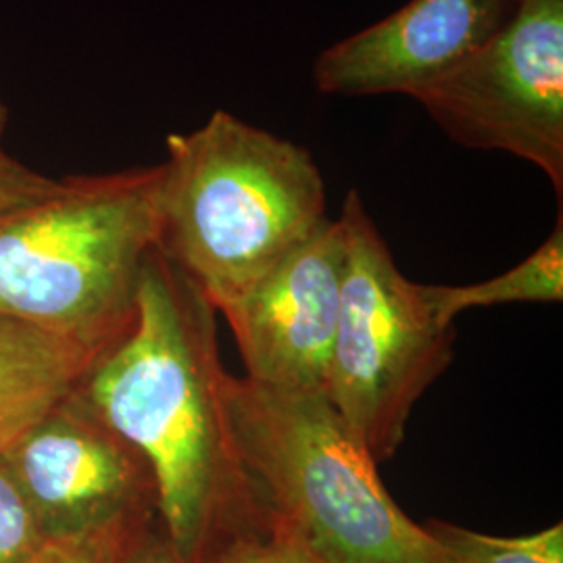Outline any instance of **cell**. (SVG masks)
Masks as SVG:
<instances>
[{
	"instance_id": "obj_3",
	"label": "cell",
	"mask_w": 563,
	"mask_h": 563,
	"mask_svg": "<svg viewBox=\"0 0 563 563\" xmlns=\"http://www.w3.org/2000/svg\"><path fill=\"white\" fill-rule=\"evenodd\" d=\"M162 180V163L69 176L0 209V313L109 351L136 318Z\"/></svg>"
},
{
	"instance_id": "obj_1",
	"label": "cell",
	"mask_w": 563,
	"mask_h": 563,
	"mask_svg": "<svg viewBox=\"0 0 563 563\" xmlns=\"http://www.w3.org/2000/svg\"><path fill=\"white\" fill-rule=\"evenodd\" d=\"M216 309L159 246L142 263L136 318L76 395L148 463L163 528L184 563L262 511L234 451Z\"/></svg>"
},
{
	"instance_id": "obj_14",
	"label": "cell",
	"mask_w": 563,
	"mask_h": 563,
	"mask_svg": "<svg viewBox=\"0 0 563 563\" xmlns=\"http://www.w3.org/2000/svg\"><path fill=\"white\" fill-rule=\"evenodd\" d=\"M48 539L0 460V563H30Z\"/></svg>"
},
{
	"instance_id": "obj_2",
	"label": "cell",
	"mask_w": 563,
	"mask_h": 563,
	"mask_svg": "<svg viewBox=\"0 0 563 563\" xmlns=\"http://www.w3.org/2000/svg\"><path fill=\"white\" fill-rule=\"evenodd\" d=\"M162 165L157 246L216 311L328 220L311 153L228 111L172 134Z\"/></svg>"
},
{
	"instance_id": "obj_13",
	"label": "cell",
	"mask_w": 563,
	"mask_h": 563,
	"mask_svg": "<svg viewBox=\"0 0 563 563\" xmlns=\"http://www.w3.org/2000/svg\"><path fill=\"white\" fill-rule=\"evenodd\" d=\"M199 563H313L301 544L263 505L262 511L228 528L205 549Z\"/></svg>"
},
{
	"instance_id": "obj_12",
	"label": "cell",
	"mask_w": 563,
	"mask_h": 563,
	"mask_svg": "<svg viewBox=\"0 0 563 563\" xmlns=\"http://www.w3.org/2000/svg\"><path fill=\"white\" fill-rule=\"evenodd\" d=\"M446 563H563V523L526 537H493L457 523H422Z\"/></svg>"
},
{
	"instance_id": "obj_7",
	"label": "cell",
	"mask_w": 563,
	"mask_h": 563,
	"mask_svg": "<svg viewBox=\"0 0 563 563\" xmlns=\"http://www.w3.org/2000/svg\"><path fill=\"white\" fill-rule=\"evenodd\" d=\"M0 460L48 541L159 518L148 463L78 395L32 426Z\"/></svg>"
},
{
	"instance_id": "obj_4",
	"label": "cell",
	"mask_w": 563,
	"mask_h": 563,
	"mask_svg": "<svg viewBox=\"0 0 563 563\" xmlns=\"http://www.w3.org/2000/svg\"><path fill=\"white\" fill-rule=\"evenodd\" d=\"M223 405L242 470L313 563H446L384 488L378 463L322 395L225 374Z\"/></svg>"
},
{
	"instance_id": "obj_19",
	"label": "cell",
	"mask_w": 563,
	"mask_h": 563,
	"mask_svg": "<svg viewBox=\"0 0 563 563\" xmlns=\"http://www.w3.org/2000/svg\"><path fill=\"white\" fill-rule=\"evenodd\" d=\"M123 544H125V543H123ZM121 549H123V547H121ZM121 549H120V551H118V553H115V555H113V558H111V560H109V562H107V563H115V562H118V558H120Z\"/></svg>"
},
{
	"instance_id": "obj_5",
	"label": "cell",
	"mask_w": 563,
	"mask_h": 563,
	"mask_svg": "<svg viewBox=\"0 0 563 563\" xmlns=\"http://www.w3.org/2000/svg\"><path fill=\"white\" fill-rule=\"evenodd\" d=\"M346 269L328 401L376 463L395 457L416 402L453 362L455 325L437 322L405 278L357 190L342 205Z\"/></svg>"
},
{
	"instance_id": "obj_10",
	"label": "cell",
	"mask_w": 563,
	"mask_h": 563,
	"mask_svg": "<svg viewBox=\"0 0 563 563\" xmlns=\"http://www.w3.org/2000/svg\"><path fill=\"white\" fill-rule=\"evenodd\" d=\"M99 357L80 342L0 313V453L76 395Z\"/></svg>"
},
{
	"instance_id": "obj_17",
	"label": "cell",
	"mask_w": 563,
	"mask_h": 563,
	"mask_svg": "<svg viewBox=\"0 0 563 563\" xmlns=\"http://www.w3.org/2000/svg\"><path fill=\"white\" fill-rule=\"evenodd\" d=\"M115 563H184L169 541L162 520L155 518L153 522L144 523L139 528L121 549L120 558Z\"/></svg>"
},
{
	"instance_id": "obj_15",
	"label": "cell",
	"mask_w": 563,
	"mask_h": 563,
	"mask_svg": "<svg viewBox=\"0 0 563 563\" xmlns=\"http://www.w3.org/2000/svg\"><path fill=\"white\" fill-rule=\"evenodd\" d=\"M142 526L90 534V537L48 541L30 563H107Z\"/></svg>"
},
{
	"instance_id": "obj_9",
	"label": "cell",
	"mask_w": 563,
	"mask_h": 563,
	"mask_svg": "<svg viewBox=\"0 0 563 563\" xmlns=\"http://www.w3.org/2000/svg\"><path fill=\"white\" fill-rule=\"evenodd\" d=\"M522 0H409L325 48L313 65L323 95L413 97L495 38Z\"/></svg>"
},
{
	"instance_id": "obj_16",
	"label": "cell",
	"mask_w": 563,
	"mask_h": 563,
	"mask_svg": "<svg viewBox=\"0 0 563 563\" xmlns=\"http://www.w3.org/2000/svg\"><path fill=\"white\" fill-rule=\"evenodd\" d=\"M55 178H46L36 169L13 159L7 151H0V209L30 201L46 192Z\"/></svg>"
},
{
	"instance_id": "obj_8",
	"label": "cell",
	"mask_w": 563,
	"mask_h": 563,
	"mask_svg": "<svg viewBox=\"0 0 563 563\" xmlns=\"http://www.w3.org/2000/svg\"><path fill=\"white\" fill-rule=\"evenodd\" d=\"M346 269V228L325 222L223 309L246 378L288 395L328 393Z\"/></svg>"
},
{
	"instance_id": "obj_11",
	"label": "cell",
	"mask_w": 563,
	"mask_h": 563,
	"mask_svg": "<svg viewBox=\"0 0 563 563\" xmlns=\"http://www.w3.org/2000/svg\"><path fill=\"white\" fill-rule=\"evenodd\" d=\"M423 297L437 322L451 328L455 318L476 307H495L509 302L563 301V213L549 239L522 263L501 276L465 286L423 284Z\"/></svg>"
},
{
	"instance_id": "obj_18",
	"label": "cell",
	"mask_w": 563,
	"mask_h": 563,
	"mask_svg": "<svg viewBox=\"0 0 563 563\" xmlns=\"http://www.w3.org/2000/svg\"><path fill=\"white\" fill-rule=\"evenodd\" d=\"M7 121H9V109H7V104H4L2 97H0V151H4L2 148V139H4V130H7Z\"/></svg>"
},
{
	"instance_id": "obj_6",
	"label": "cell",
	"mask_w": 563,
	"mask_h": 563,
	"mask_svg": "<svg viewBox=\"0 0 563 563\" xmlns=\"http://www.w3.org/2000/svg\"><path fill=\"white\" fill-rule=\"evenodd\" d=\"M451 141L537 165L563 199V0H522L504 30L411 97Z\"/></svg>"
}]
</instances>
